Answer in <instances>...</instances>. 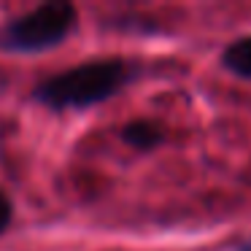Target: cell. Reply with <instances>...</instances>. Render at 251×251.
I'll use <instances>...</instances> for the list:
<instances>
[{"label": "cell", "mask_w": 251, "mask_h": 251, "mask_svg": "<svg viewBox=\"0 0 251 251\" xmlns=\"http://www.w3.org/2000/svg\"><path fill=\"white\" fill-rule=\"evenodd\" d=\"M132 76L125 60H95L38 84L35 98L49 108H84L116 95Z\"/></svg>", "instance_id": "6da1fadb"}, {"label": "cell", "mask_w": 251, "mask_h": 251, "mask_svg": "<svg viewBox=\"0 0 251 251\" xmlns=\"http://www.w3.org/2000/svg\"><path fill=\"white\" fill-rule=\"evenodd\" d=\"M76 25V8L62 0H51L44 6L17 17L0 30V46L11 51H44L57 46Z\"/></svg>", "instance_id": "7a4b0ae2"}, {"label": "cell", "mask_w": 251, "mask_h": 251, "mask_svg": "<svg viewBox=\"0 0 251 251\" xmlns=\"http://www.w3.org/2000/svg\"><path fill=\"white\" fill-rule=\"evenodd\" d=\"M122 138H125V143H130L132 149L149 151V149L159 146V143L165 141V130H162V125H157V122L135 119V122H130V125L122 127Z\"/></svg>", "instance_id": "3957f363"}, {"label": "cell", "mask_w": 251, "mask_h": 251, "mask_svg": "<svg viewBox=\"0 0 251 251\" xmlns=\"http://www.w3.org/2000/svg\"><path fill=\"white\" fill-rule=\"evenodd\" d=\"M222 62H224L227 71L235 73V76L251 78V35L249 38H238L235 44H229L227 49H224Z\"/></svg>", "instance_id": "277c9868"}, {"label": "cell", "mask_w": 251, "mask_h": 251, "mask_svg": "<svg viewBox=\"0 0 251 251\" xmlns=\"http://www.w3.org/2000/svg\"><path fill=\"white\" fill-rule=\"evenodd\" d=\"M11 216H14V211H11V202H8V197L0 192V232L11 224Z\"/></svg>", "instance_id": "5b68a950"}, {"label": "cell", "mask_w": 251, "mask_h": 251, "mask_svg": "<svg viewBox=\"0 0 251 251\" xmlns=\"http://www.w3.org/2000/svg\"><path fill=\"white\" fill-rule=\"evenodd\" d=\"M240 251H251V240H249V243H246V246H243V249H240Z\"/></svg>", "instance_id": "8992f818"}]
</instances>
